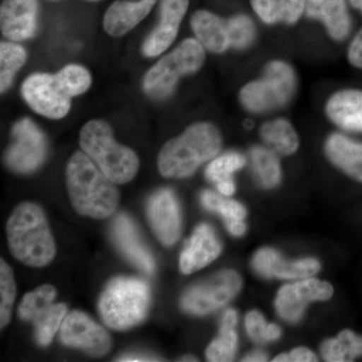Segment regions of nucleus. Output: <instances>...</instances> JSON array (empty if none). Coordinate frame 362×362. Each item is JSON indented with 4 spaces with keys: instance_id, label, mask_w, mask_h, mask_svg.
Returning a JSON list of instances; mask_svg holds the SVG:
<instances>
[{
    "instance_id": "nucleus-1",
    "label": "nucleus",
    "mask_w": 362,
    "mask_h": 362,
    "mask_svg": "<svg viewBox=\"0 0 362 362\" xmlns=\"http://www.w3.org/2000/svg\"><path fill=\"white\" fill-rule=\"evenodd\" d=\"M66 177L71 206L78 214L103 220L115 211L119 202L116 183L84 151L71 156Z\"/></svg>"
},
{
    "instance_id": "nucleus-2",
    "label": "nucleus",
    "mask_w": 362,
    "mask_h": 362,
    "mask_svg": "<svg viewBox=\"0 0 362 362\" xmlns=\"http://www.w3.org/2000/svg\"><path fill=\"white\" fill-rule=\"evenodd\" d=\"M7 242L14 258L33 268L49 265L57 247L42 207L23 202L14 209L6 225Z\"/></svg>"
},
{
    "instance_id": "nucleus-3",
    "label": "nucleus",
    "mask_w": 362,
    "mask_h": 362,
    "mask_svg": "<svg viewBox=\"0 0 362 362\" xmlns=\"http://www.w3.org/2000/svg\"><path fill=\"white\" fill-rule=\"evenodd\" d=\"M221 147V136L216 126L207 122L192 124L162 147L157 161L159 171L165 177H187L218 156Z\"/></svg>"
},
{
    "instance_id": "nucleus-4",
    "label": "nucleus",
    "mask_w": 362,
    "mask_h": 362,
    "mask_svg": "<svg viewBox=\"0 0 362 362\" xmlns=\"http://www.w3.org/2000/svg\"><path fill=\"white\" fill-rule=\"evenodd\" d=\"M80 146L98 168L116 185L127 183L139 169V158L129 147L114 139L111 126L103 120H92L83 126Z\"/></svg>"
},
{
    "instance_id": "nucleus-5",
    "label": "nucleus",
    "mask_w": 362,
    "mask_h": 362,
    "mask_svg": "<svg viewBox=\"0 0 362 362\" xmlns=\"http://www.w3.org/2000/svg\"><path fill=\"white\" fill-rule=\"evenodd\" d=\"M149 304L150 289L146 282L135 278H117L102 293L99 312L108 327L126 330L141 322Z\"/></svg>"
},
{
    "instance_id": "nucleus-6",
    "label": "nucleus",
    "mask_w": 362,
    "mask_h": 362,
    "mask_svg": "<svg viewBox=\"0 0 362 362\" xmlns=\"http://www.w3.org/2000/svg\"><path fill=\"white\" fill-rule=\"evenodd\" d=\"M204 59L206 52L201 42L195 39L185 40L147 71L143 78V90L156 99L168 98L173 94L180 78L199 71Z\"/></svg>"
},
{
    "instance_id": "nucleus-7",
    "label": "nucleus",
    "mask_w": 362,
    "mask_h": 362,
    "mask_svg": "<svg viewBox=\"0 0 362 362\" xmlns=\"http://www.w3.org/2000/svg\"><path fill=\"white\" fill-rule=\"evenodd\" d=\"M296 89V76L291 66L282 61H272L265 75L245 85L240 101L247 110L262 113L275 110L292 99Z\"/></svg>"
},
{
    "instance_id": "nucleus-8",
    "label": "nucleus",
    "mask_w": 362,
    "mask_h": 362,
    "mask_svg": "<svg viewBox=\"0 0 362 362\" xmlns=\"http://www.w3.org/2000/svg\"><path fill=\"white\" fill-rule=\"evenodd\" d=\"M242 278L233 270L218 272L213 277L190 287L181 297L183 311L204 316L226 306L242 289Z\"/></svg>"
},
{
    "instance_id": "nucleus-9",
    "label": "nucleus",
    "mask_w": 362,
    "mask_h": 362,
    "mask_svg": "<svg viewBox=\"0 0 362 362\" xmlns=\"http://www.w3.org/2000/svg\"><path fill=\"white\" fill-rule=\"evenodd\" d=\"M56 296V289L52 285H42L26 293L18 307V315L33 323L35 338L42 346L51 343L68 311L65 304L52 303Z\"/></svg>"
},
{
    "instance_id": "nucleus-10",
    "label": "nucleus",
    "mask_w": 362,
    "mask_h": 362,
    "mask_svg": "<svg viewBox=\"0 0 362 362\" xmlns=\"http://www.w3.org/2000/svg\"><path fill=\"white\" fill-rule=\"evenodd\" d=\"M334 294L330 283L316 278L300 279L279 289L275 308L283 320L297 323L301 320L308 305L313 302L328 301Z\"/></svg>"
},
{
    "instance_id": "nucleus-11",
    "label": "nucleus",
    "mask_w": 362,
    "mask_h": 362,
    "mask_svg": "<svg viewBox=\"0 0 362 362\" xmlns=\"http://www.w3.org/2000/svg\"><path fill=\"white\" fill-rule=\"evenodd\" d=\"M13 141L6 153V163L11 170L28 173L42 165L47 156V140L42 131L30 119L14 124Z\"/></svg>"
},
{
    "instance_id": "nucleus-12",
    "label": "nucleus",
    "mask_w": 362,
    "mask_h": 362,
    "mask_svg": "<svg viewBox=\"0 0 362 362\" xmlns=\"http://www.w3.org/2000/svg\"><path fill=\"white\" fill-rule=\"evenodd\" d=\"M21 95L33 111L47 118L58 120L70 112L71 98L54 74H33L23 83Z\"/></svg>"
},
{
    "instance_id": "nucleus-13",
    "label": "nucleus",
    "mask_w": 362,
    "mask_h": 362,
    "mask_svg": "<svg viewBox=\"0 0 362 362\" xmlns=\"http://www.w3.org/2000/svg\"><path fill=\"white\" fill-rule=\"evenodd\" d=\"M59 339L66 346L83 350L92 356H104L112 349L109 333L80 311L71 312L65 317Z\"/></svg>"
},
{
    "instance_id": "nucleus-14",
    "label": "nucleus",
    "mask_w": 362,
    "mask_h": 362,
    "mask_svg": "<svg viewBox=\"0 0 362 362\" xmlns=\"http://www.w3.org/2000/svg\"><path fill=\"white\" fill-rule=\"evenodd\" d=\"M252 267L259 277L293 281L313 277L321 269L318 259L310 257L286 259L277 250L269 247H262L254 255Z\"/></svg>"
},
{
    "instance_id": "nucleus-15",
    "label": "nucleus",
    "mask_w": 362,
    "mask_h": 362,
    "mask_svg": "<svg viewBox=\"0 0 362 362\" xmlns=\"http://www.w3.org/2000/svg\"><path fill=\"white\" fill-rule=\"evenodd\" d=\"M147 216L154 235L162 245L173 246L180 240V202L170 189L158 190L150 197L147 204Z\"/></svg>"
},
{
    "instance_id": "nucleus-16",
    "label": "nucleus",
    "mask_w": 362,
    "mask_h": 362,
    "mask_svg": "<svg viewBox=\"0 0 362 362\" xmlns=\"http://www.w3.org/2000/svg\"><path fill=\"white\" fill-rule=\"evenodd\" d=\"M188 6L189 0H160L159 23L143 42V56L156 58L173 45Z\"/></svg>"
},
{
    "instance_id": "nucleus-17",
    "label": "nucleus",
    "mask_w": 362,
    "mask_h": 362,
    "mask_svg": "<svg viewBox=\"0 0 362 362\" xmlns=\"http://www.w3.org/2000/svg\"><path fill=\"white\" fill-rule=\"evenodd\" d=\"M37 0H4L0 7V28L11 42L35 37L37 30Z\"/></svg>"
},
{
    "instance_id": "nucleus-18",
    "label": "nucleus",
    "mask_w": 362,
    "mask_h": 362,
    "mask_svg": "<svg viewBox=\"0 0 362 362\" xmlns=\"http://www.w3.org/2000/svg\"><path fill=\"white\" fill-rule=\"evenodd\" d=\"M112 237L124 256L146 274L156 271V261L143 242L134 221L126 214H119L112 225Z\"/></svg>"
},
{
    "instance_id": "nucleus-19",
    "label": "nucleus",
    "mask_w": 362,
    "mask_h": 362,
    "mask_svg": "<svg viewBox=\"0 0 362 362\" xmlns=\"http://www.w3.org/2000/svg\"><path fill=\"white\" fill-rule=\"evenodd\" d=\"M221 244L213 228L202 223L195 228L192 238L180 255V270L190 275L202 270L220 257Z\"/></svg>"
},
{
    "instance_id": "nucleus-20",
    "label": "nucleus",
    "mask_w": 362,
    "mask_h": 362,
    "mask_svg": "<svg viewBox=\"0 0 362 362\" xmlns=\"http://www.w3.org/2000/svg\"><path fill=\"white\" fill-rule=\"evenodd\" d=\"M156 2L157 0H118L114 2L104 16L105 30L112 37L125 35L148 16Z\"/></svg>"
},
{
    "instance_id": "nucleus-21",
    "label": "nucleus",
    "mask_w": 362,
    "mask_h": 362,
    "mask_svg": "<svg viewBox=\"0 0 362 362\" xmlns=\"http://www.w3.org/2000/svg\"><path fill=\"white\" fill-rule=\"evenodd\" d=\"M326 115L343 130L362 133V90L347 89L328 100Z\"/></svg>"
},
{
    "instance_id": "nucleus-22",
    "label": "nucleus",
    "mask_w": 362,
    "mask_h": 362,
    "mask_svg": "<svg viewBox=\"0 0 362 362\" xmlns=\"http://www.w3.org/2000/svg\"><path fill=\"white\" fill-rule=\"evenodd\" d=\"M326 156L331 163L352 180L362 183V143L340 133H333L325 142Z\"/></svg>"
},
{
    "instance_id": "nucleus-23",
    "label": "nucleus",
    "mask_w": 362,
    "mask_h": 362,
    "mask_svg": "<svg viewBox=\"0 0 362 362\" xmlns=\"http://www.w3.org/2000/svg\"><path fill=\"white\" fill-rule=\"evenodd\" d=\"M305 11L309 18L320 21L333 40L340 42L349 37L351 20L345 0H306Z\"/></svg>"
},
{
    "instance_id": "nucleus-24",
    "label": "nucleus",
    "mask_w": 362,
    "mask_h": 362,
    "mask_svg": "<svg viewBox=\"0 0 362 362\" xmlns=\"http://www.w3.org/2000/svg\"><path fill=\"white\" fill-rule=\"evenodd\" d=\"M192 28L197 40L207 51L223 54L230 45L226 21L207 11H197L192 14Z\"/></svg>"
},
{
    "instance_id": "nucleus-25",
    "label": "nucleus",
    "mask_w": 362,
    "mask_h": 362,
    "mask_svg": "<svg viewBox=\"0 0 362 362\" xmlns=\"http://www.w3.org/2000/svg\"><path fill=\"white\" fill-rule=\"evenodd\" d=\"M251 4L255 13L268 25H293L303 14L306 0H251Z\"/></svg>"
},
{
    "instance_id": "nucleus-26",
    "label": "nucleus",
    "mask_w": 362,
    "mask_h": 362,
    "mask_svg": "<svg viewBox=\"0 0 362 362\" xmlns=\"http://www.w3.org/2000/svg\"><path fill=\"white\" fill-rule=\"evenodd\" d=\"M238 324V313L228 309L223 313L220 328V334L207 346L206 359L211 362L232 361L238 349V334L235 326Z\"/></svg>"
},
{
    "instance_id": "nucleus-27",
    "label": "nucleus",
    "mask_w": 362,
    "mask_h": 362,
    "mask_svg": "<svg viewBox=\"0 0 362 362\" xmlns=\"http://www.w3.org/2000/svg\"><path fill=\"white\" fill-rule=\"evenodd\" d=\"M259 135L268 148L281 156H292L299 148V136L285 119H275L264 124Z\"/></svg>"
},
{
    "instance_id": "nucleus-28",
    "label": "nucleus",
    "mask_w": 362,
    "mask_h": 362,
    "mask_svg": "<svg viewBox=\"0 0 362 362\" xmlns=\"http://www.w3.org/2000/svg\"><path fill=\"white\" fill-rule=\"evenodd\" d=\"M246 159L242 154L230 152L214 159L206 168L207 180L216 183L218 192L223 197H230L235 194V185L233 175L235 171L244 168Z\"/></svg>"
},
{
    "instance_id": "nucleus-29",
    "label": "nucleus",
    "mask_w": 362,
    "mask_h": 362,
    "mask_svg": "<svg viewBox=\"0 0 362 362\" xmlns=\"http://www.w3.org/2000/svg\"><path fill=\"white\" fill-rule=\"evenodd\" d=\"M320 352L325 361H354L362 357V335L351 329H343L337 337L325 340Z\"/></svg>"
},
{
    "instance_id": "nucleus-30",
    "label": "nucleus",
    "mask_w": 362,
    "mask_h": 362,
    "mask_svg": "<svg viewBox=\"0 0 362 362\" xmlns=\"http://www.w3.org/2000/svg\"><path fill=\"white\" fill-rule=\"evenodd\" d=\"M250 156L259 182L266 188L277 187L282 175L277 153L270 148L257 146L252 148Z\"/></svg>"
},
{
    "instance_id": "nucleus-31",
    "label": "nucleus",
    "mask_w": 362,
    "mask_h": 362,
    "mask_svg": "<svg viewBox=\"0 0 362 362\" xmlns=\"http://www.w3.org/2000/svg\"><path fill=\"white\" fill-rule=\"evenodd\" d=\"M25 49L14 42L0 44V90L2 94L11 87L16 74L25 65Z\"/></svg>"
},
{
    "instance_id": "nucleus-32",
    "label": "nucleus",
    "mask_w": 362,
    "mask_h": 362,
    "mask_svg": "<svg viewBox=\"0 0 362 362\" xmlns=\"http://www.w3.org/2000/svg\"><path fill=\"white\" fill-rule=\"evenodd\" d=\"M201 199L206 209L223 216L225 225L232 221H245L246 218V207L239 202L226 199L209 190L202 192Z\"/></svg>"
},
{
    "instance_id": "nucleus-33",
    "label": "nucleus",
    "mask_w": 362,
    "mask_h": 362,
    "mask_svg": "<svg viewBox=\"0 0 362 362\" xmlns=\"http://www.w3.org/2000/svg\"><path fill=\"white\" fill-rule=\"evenodd\" d=\"M69 97L73 98L87 92L92 84L90 71L80 65H66L54 74Z\"/></svg>"
},
{
    "instance_id": "nucleus-34",
    "label": "nucleus",
    "mask_w": 362,
    "mask_h": 362,
    "mask_svg": "<svg viewBox=\"0 0 362 362\" xmlns=\"http://www.w3.org/2000/svg\"><path fill=\"white\" fill-rule=\"evenodd\" d=\"M16 296V285L13 271L4 259L0 263V326L6 327L11 318Z\"/></svg>"
},
{
    "instance_id": "nucleus-35",
    "label": "nucleus",
    "mask_w": 362,
    "mask_h": 362,
    "mask_svg": "<svg viewBox=\"0 0 362 362\" xmlns=\"http://www.w3.org/2000/svg\"><path fill=\"white\" fill-rule=\"evenodd\" d=\"M245 327L249 337L252 341L268 343L277 341L282 334L279 325L267 322L265 317L261 312L250 311L245 318Z\"/></svg>"
},
{
    "instance_id": "nucleus-36",
    "label": "nucleus",
    "mask_w": 362,
    "mask_h": 362,
    "mask_svg": "<svg viewBox=\"0 0 362 362\" xmlns=\"http://www.w3.org/2000/svg\"><path fill=\"white\" fill-rule=\"evenodd\" d=\"M226 23L230 47L244 49L252 44L256 37V28L249 16L240 14L228 18Z\"/></svg>"
},
{
    "instance_id": "nucleus-37",
    "label": "nucleus",
    "mask_w": 362,
    "mask_h": 362,
    "mask_svg": "<svg viewBox=\"0 0 362 362\" xmlns=\"http://www.w3.org/2000/svg\"><path fill=\"white\" fill-rule=\"evenodd\" d=\"M274 362H315L318 361L317 356L311 349L307 347L300 346L292 349L288 354H280L275 358Z\"/></svg>"
},
{
    "instance_id": "nucleus-38",
    "label": "nucleus",
    "mask_w": 362,
    "mask_h": 362,
    "mask_svg": "<svg viewBox=\"0 0 362 362\" xmlns=\"http://www.w3.org/2000/svg\"><path fill=\"white\" fill-rule=\"evenodd\" d=\"M349 61L356 68L362 69V30H359L349 45Z\"/></svg>"
},
{
    "instance_id": "nucleus-39",
    "label": "nucleus",
    "mask_w": 362,
    "mask_h": 362,
    "mask_svg": "<svg viewBox=\"0 0 362 362\" xmlns=\"http://www.w3.org/2000/svg\"><path fill=\"white\" fill-rule=\"evenodd\" d=\"M226 228L230 235L237 238L243 237L247 230V226L246 223H245V221H232V223H226Z\"/></svg>"
},
{
    "instance_id": "nucleus-40",
    "label": "nucleus",
    "mask_w": 362,
    "mask_h": 362,
    "mask_svg": "<svg viewBox=\"0 0 362 362\" xmlns=\"http://www.w3.org/2000/svg\"><path fill=\"white\" fill-rule=\"evenodd\" d=\"M267 361H268V356H267V354H264V352L259 351V350H255V351L250 352V354H247V356L244 357V359H243V361L252 362Z\"/></svg>"
},
{
    "instance_id": "nucleus-41",
    "label": "nucleus",
    "mask_w": 362,
    "mask_h": 362,
    "mask_svg": "<svg viewBox=\"0 0 362 362\" xmlns=\"http://www.w3.org/2000/svg\"><path fill=\"white\" fill-rule=\"evenodd\" d=\"M119 361H156V358L141 356H127L118 359Z\"/></svg>"
},
{
    "instance_id": "nucleus-42",
    "label": "nucleus",
    "mask_w": 362,
    "mask_h": 362,
    "mask_svg": "<svg viewBox=\"0 0 362 362\" xmlns=\"http://www.w3.org/2000/svg\"><path fill=\"white\" fill-rule=\"evenodd\" d=\"M349 2L354 8L361 9L362 7V0H349Z\"/></svg>"
},
{
    "instance_id": "nucleus-43",
    "label": "nucleus",
    "mask_w": 362,
    "mask_h": 362,
    "mask_svg": "<svg viewBox=\"0 0 362 362\" xmlns=\"http://www.w3.org/2000/svg\"><path fill=\"white\" fill-rule=\"evenodd\" d=\"M181 361H197V359L195 358L194 356H183L182 358H181Z\"/></svg>"
},
{
    "instance_id": "nucleus-44",
    "label": "nucleus",
    "mask_w": 362,
    "mask_h": 362,
    "mask_svg": "<svg viewBox=\"0 0 362 362\" xmlns=\"http://www.w3.org/2000/svg\"><path fill=\"white\" fill-rule=\"evenodd\" d=\"M90 1H97V0H90Z\"/></svg>"
},
{
    "instance_id": "nucleus-45",
    "label": "nucleus",
    "mask_w": 362,
    "mask_h": 362,
    "mask_svg": "<svg viewBox=\"0 0 362 362\" xmlns=\"http://www.w3.org/2000/svg\"><path fill=\"white\" fill-rule=\"evenodd\" d=\"M361 13H362V7H361Z\"/></svg>"
}]
</instances>
